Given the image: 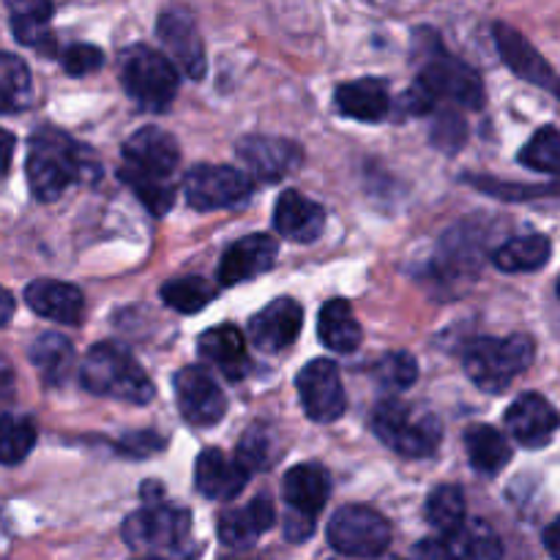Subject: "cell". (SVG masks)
<instances>
[{"label": "cell", "mask_w": 560, "mask_h": 560, "mask_svg": "<svg viewBox=\"0 0 560 560\" xmlns=\"http://www.w3.org/2000/svg\"><path fill=\"white\" fill-rule=\"evenodd\" d=\"M178 159V142L156 126H145L126 140L120 178L153 217H164L173 208Z\"/></svg>", "instance_id": "1"}, {"label": "cell", "mask_w": 560, "mask_h": 560, "mask_svg": "<svg viewBox=\"0 0 560 560\" xmlns=\"http://www.w3.org/2000/svg\"><path fill=\"white\" fill-rule=\"evenodd\" d=\"M27 186L33 197L42 202H52L77 180H85L96 173L88 148L77 145L71 137L58 129H38L31 137L27 151Z\"/></svg>", "instance_id": "2"}, {"label": "cell", "mask_w": 560, "mask_h": 560, "mask_svg": "<svg viewBox=\"0 0 560 560\" xmlns=\"http://www.w3.org/2000/svg\"><path fill=\"white\" fill-rule=\"evenodd\" d=\"M441 102L457 104L465 109L485 107V82L479 71L446 52H438L421 66L419 80L402 96L405 113L427 115Z\"/></svg>", "instance_id": "3"}, {"label": "cell", "mask_w": 560, "mask_h": 560, "mask_svg": "<svg viewBox=\"0 0 560 560\" xmlns=\"http://www.w3.org/2000/svg\"><path fill=\"white\" fill-rule=\"evenodd\" d=\"M80 383L93 397L118 399L129 405H148L153 399V383L140 361L115 342H98L88 350L80 366Z\"/></svg>", "instance_id": "4"}, {"label": "cell", "mask_w": 560, "mask_h": 560, "mask_svg": "<svg viewBox=\"0 0 560 560\" xmlns=\"http://www.w3.org/2000/svg\"><path fill=\"white\" fill-rule=\"evenodd\" d=\"M536 359V345L528 334L474 339L463 355L465 372L485 392H503L514 377L523 375Z\"/></svg>", "instance_id": "5"}, {"label": "cell", "mask_w": 560, "mask_h": 560, "mask_svg": "<svg viewBox=\"0 0 560 560\" xmlns=\"http://www.w3.org/2000/svg\"><path fill=\"white\" fill-rule=\"evenodd\" d=\"M191 536V517L186 509L151 503L129 514L124 523V541L142 558L175 560L186 550Z\"/></svg>", "instance_id": "6"}, {"label": "cell", "mask_w": 560, "mask_h": 560, "mask_svg": "<svg viewBox=\"0 0 560 560\" xmlns=\"http://www.w3.org/2000/svg\"><path fill=\"white\" fill-rule=\"evenodd\" d=\"M120 82L142 109H167L178 93V66L148 44L120 52Z\"/></svg>", "instance_id": "7"}, {"label": "cell", "mask_w": 560, "mask_h": 560, "mask_svg": "<svg viewBox=\"0 0 560 560\" xmlns=\"http://www.w3.org/2000/svg\"><path fill=\"white\" fill-rule=\"evenodd\" d=\"M375 435L408 459H424L438 452L443 438L441 421L432 413H416L410 405L399 399H386L372 413Z\"/></svg>", "instance_id": "8"}, {"label": "cell", "mask_w": 560, "mask_h": 560, "mask_svg": "<svg viewBox=\"0 0 560 560\" xmlns=\"http://www.w3.org/2000/svg\"><path fill=\"white\" fill-rule=\"evenodd\" d=\"M328 541L350 558H381L392 545V525L370 506H342L328 523Z\"/></svg>", "instance_id": "9"}, {"label": "cell", "mask_w": 560, "mask_h": 560, "mask_svg": "<svg viewBox=\"0 0 560 560\" xmlns=\"http://www.w3.org/2000/svg\"><path fill=\"white\" fill-rule=\"evenodd\" d=\"M255 180L238 167L228 164H197L184 180L186 200L195 211H224L244 206L252 195Z\"/></svg>", "instance_id": "10"}, {"label": "cell", "mask_w": 560, "mask_h": 560, "mask_svg": "<svg viewBox=\"0 0 560 560\" xmlns=\"http://www.w3.org/2000/svg\"><path fill=\"white\" fill-rule=\"evenodd\" d=\"M295 386H299L304 413L312 421H317V424H331V421L342 419L345 408H348V394H345L342 375H339L334 361H310L299 372V377H295Z\"/></svg>", "instance_id": "11"}, {"label": "cell", "mask_w": 560, "mask_h": 560, "mask_svg": "<svg viewBox=\"0 0 560 560\" xmlns=\"http://www.w3.org/2000/svg\"><path fill=\"white\" fill-rule=\"evenodd\" d=\"M235 151H238L241 164H244V173L249 178L262 180V184L288 178L304 162L301 145H295L293 140H282V137H244Z\"/></svg>", "instance_id": "12"}, {"label": "cell", "mask_w": 560, "mask_h": 560, "mask_svg": "<svg viewBox=\"0 0 560 560\" xmlns=\"http://www.w3.org/2000/svg\"><path fill=\"white\" fill-rule=\"evenodd\" d=\"M178 410L191 427H213L228 413V397L219 383L200 366H184L173 377Z\"/></svg>", "instance_id": "13"}, {"label": "cell", "mask_w": 560, "mask_h": 560, "mask_svg": "<svg viewBox=\"0 0 560 560\" xmlns=\"http://www.w3.org/2000/svg\"><path fill=\"white\" fill-rule=\"evenodd\" d=\"M159 38L170 52L173 63L191 80L206 77V47L197 31L195 14L184 5H170L159 16Z\"/></svg>", "instance_id": "14"}, {"label": "cell", "mask_w": 560, "mask_h": 560, "mask_svg": "<svg viewBox=\"0 0 560 560\" xmlns=\"http://www.w3.org/2000/svg\"><path fill=\"white\" fill-rule=\"evenodd\" d=\"M279 244L271 235H246V238L235 241L228 252H224L222 262H219V282L224 288H235L249 279L260 277V273L271 271L277 262Z\"/></svg>", "instance_id": "15"}, {"label": "cell", "mask_w": 560, "mask_h": 560, "mask_svg": "<svg viewBox=\"0 0 560 560\" xmlns=\"http://www.w3.org/2000/svg\"><path fill=\"white\" fill-rule=\"evenodd\" d=\"M560 413L541 394H523L506 410V430L525 448H541L556 438Z\"/></svg>", "instance_id": "16"}, {"label": "cell", "mask_w": 560, "mask_h": 560, "mask_svg": "<svg viewBox=\"0 0 560 560\" xmlns=\"http://www.w3.org/2000/svg\"><path fill=\"white\" fill-rule=\"evenodd\" d=\"M301 326H304L301 304H295L293 299H277L260 315L252 317L249 337L255 348L266 350V353H279L299 339Z\"/></svg>", "instance_id": "17"}, {"label": "cell", "mask_w": 560, "mask_h": 560, "mask_svg": "<svg viewBox=\"0 0 560 560\" xmlns=\"http://www.w3.org/2000/svg\"><path fill=\"white\" fill-rule=\"evenodd\" d=\"M249 476L252 474L238 459L228 457L219 448H206L195 465L197 490L211 498V501H233V498H238Z\"/></svg>", "instance_id": "18"}, {"label": "cell", "mask_w": 560, "mask_h": 560, "mask_svg": "<svg viewBox=\"0 0 560 560\" xmlns=\"http://www.w3.org/2000/svg\"><path fill=\"white\" fill-rule=\"evenodd\" d=\"M273 228L282 238L295 244H312L326 230V211L301 191L288 189L273 206Z\"/></svg>", "instance_id": "19"}, {"label": "cell", "mask_w": 560, "mask_h": 560, "mask_svg": "<svg viewBox=\"0 0 560 560\" xmlns=\"http://www.w3.org/2000/svg\"><path fill=\"white\" fill-rule=\"evenodd\" d=\"M495 44L498 52L503 55V60H506V66L514 74L523 77L530 85L558 91L560 82L556 71H552V66L536 52V47L523 36V33H517L512 25H503L501 22V25H495Z\"/></svg>", "instance_id": "20"}, {"label": "cell", "mask_w": 560, "mask_h": 560, "mask_svg": "<svg viewBox=\"0 0 560 560\" xmlns=\"http://www.w3.org/2000/svg\"><path fill=\"white\" fill-rule=\"evenodd\" d=\"M25 301L38 317L60 323V326H80L82 315H85V299H82L80 288L55 282V279H38V282L27 284Z\"/></svg>", "instance_id": "21"}, {"label": "cell", "mask_w": 560, "mask_h": 560, "mask_svg": "<svg viewBox=\"0 0 560 560\" xmlns=\"http://www.w3.org/2000/svg\"><path fill=\"white\" fill-rule=\"evenodd\" d=\"M282 495L288 501L290 514L317 520L328 501V474L315 463L295 465L284 474Z\"/></svg>", "instance_id": "22"}, {"label": "cell", "mask_w": 560, "mask_h": 560, "mask_svg": "<svg viewBox=\"0 0 560 560\" xmlns=\"http://www.w3.org/2000/svg\"><path fill=\"white\" fill-rule=\"evenodd\" d=\"M277 512L266 495H257L249 506L228 509L219 517V539L228 547H249L257 536L273 528Z\"/></svg>", "instance_id": "23"}, {"label": "cell", "mask_w": 560, "mask_h": 560, "mask_svg": "<svg viewBox=\"0 0 560 560\" xmlns=\"http://www.w3.org/2000/svg\"><path fill=\"white\" fill-rule=\"evenodd\" d=\"M337 107L339 113L348 115L353 120H364V124H377L392 109V96L383 80H353L337 88Z\"/></svg>", "instance_id": "24"}, {"label": "cell", "mask_w": 560, "mask_h": 560, "mask_svg": "<svg viewBox=\"0 0 560 560\" xmlns=\"http://www.w3.org/2000/svg\"><path fill=\"white\" fill-rule=\"evenodd\" d=\"M11 11V27H14L16 42L25 47L42 49V52H52L55 38L49 31V20H52V0H5Z\"/></svg>", "instance_id": "25"}, {"label": "cell", "mask_w": 560, "mask_h": 560, "mask_svg": "<svg viewBox=\"0 0 560 560\" xmlns=\"http://www.w3.org/2000/svg\"><path fill=\"white\" fill-rule=\"evenodd\" d=\"M197 350L206 361L217 364L224 375L238 377L249 366V355H246V337L235 326H217L208 328L197 339Z\"/></svg>", "instance_id": "26"}, {"label": "cell", "mask_w": 560, "mask_h": 560, "mask_svg": "<svg viewBox=\"0 0 560 560\" xmlns=\"http://www.w3.org/2000/svg\"><path fill=\"white\" fill-rule=\"evenodd\" d=\"M27 359H31V364L36 366L47 386H63L71 372H74V348H71L63 334L49 331L33 339Z\"/></svg>", "instance_id": "27"}, {"label": "cell", "mask_w": 560, "mask_h": 560, "mask_svg": "<svg viewBox=\"0 0 560 560\" xmlns=\"http://www.w3.org/2000/svg\"><path fill=\"white\" fill-rule=\"evenodd\" d=\"M465 448H468L470 465L479 474L495 476L512 463V446L506 435L490 424H474L465 432Z\"/></svg>", "instance_id": "28"}, {"label": "cell", "mask_w": 560, "mask_h": 560, "mask_svg": "<svg viewBox=\"0 0 560 560\" xmlns=\"http://www.w3.org/2000/svg\"><path fill=\"white\" fill-rule=\"evenodd\" d=\"M317 334H320L323 345L334 353H353L361 345V337H364L353 315V306L342 299H334L323 306Z\"/></svg>", "instance_id": "29"}, {"label": "cell", "mask_w": 560, "mask_h": 560, "mask_svg": "<svg viewBox=\"0 0 560 560\" xmlns=\"http://www.w3.org/2000/svg\"><path fill=\"white\" fill-rule=\"evenodd\" d=\"M550 255V238H545V235H523V238L506 241L501 249L492 252V262L506 273H528L545 268Z\"/></svg>", "instance_id": "30"}, {"label": "cell", "mask_w": 560, "mask_h": 560, "mask_svg": "<svg viewBox=\"0 0 560 560\" xmlns=\"http://www.w3.org/2000/svg\"><path fill=\"white\" fill-rule=\"evenodd\" d=\"M33 98L31 69L11 52H0V115L22 113Z\"/></svg>", "instance_id": "31"}, {"label": "cell", "mask_w": 560, "mask_h": 560, "mask_svg": "<svg viewBox=\"0 0 560 560\" xmlns=\"http://www.w3.org/2000/svg\"><path fill=\"white\" fill-rule=\"evenodd\" d=\"M454 560H501L503 547L487 523H465L454 536H443Z\"/></svg>", "instance_id": "32"}, {"label": "cell", "mask_w": 560, "mask_h": 560, "mask_svg": "<svg viewBox=\"0 0 560 560\" xmlns=\"http://www.w3.org/2000/svg\"><path fill=\"white\" fill-rule=\"evenodd\" d=\"M465 492L454 485H443L427 498V523L441 536H454L465 525Z\"/></svg>", "instance_id": "33"}, {"label": "cell", "mask_w": 560, "mask_h": 560, "mask_svg": "<svg viewBox=\"0 0 560 560\" xmlns=\"http://www.w3.org/2000/svg\"><path fill=\"white\" fill-rule=\"evenodd\" d=\"M217 299V284L202 277H180L162 284V301L180 315H195Z\"/></svg>", "instance_id": "34"}, {"label": "cell", "mask_w": 560, "mask_h": 560, "mask_svg": "<svg viewBox=\"0 0 560 560\" xmlns=\"http://www.w3.org/2000/svg\"><path fill=\"white\" fill-rule=\"evenodd\" d=\"M36 446V424L25 416L0 413V465H20Z\"/></svg>", "instance_id": "35"}, {"label": "cell", "mask_w": 560, "mask_h": 560, "mask_svg": "<svg viewBox=\"0 0 560 560\" xmlns=\"http://www.w3.org/2000/svg\"><path fill=\"white\" fill-rule=\"evenodd\" d=\"M520 162L536 173L560 175V131L552 126L536 131L528 145L520 151Z\"/></svg>", "instance_id": "36"}, {"label": "cell", "mask_w": 560, "mask_h": 560, "mask_svg": "<svg viewBox=\"0 0 560 560\" xmlns=\"http://www.w3.org/2000/svg\"><path fill=\"white\" fill-rule=\"evenodd\" d=\"M375 377L386 388H410L419 377V366H416V359L410 353H388L377 361Z\"/></svg>", "instance_id": "37"}, {"label": "cell", "mask_w": 560, "mask_h": 560, "mask_svg": "<svg viewBox=\"0 0 560 560\" xmlns=\"http://www.w3.org/2000/svg\"><path fill=\"white\" fill-rule=\"evenodd\" d=\"M235 459H238V463L244 465L249 474H255V470H260V468H268V465L273 463L271 435H268L262 427H252V430L244 435V441L238 443Z\"/></svg>", "instance_id": "38"}, {"label": "cell", "mask_w": 560, "mask_h": 560, "mask_svg": "<svg viewBox=\"0 0 560 560\" xmlns=\"http://www.w3.org/2000/svg\"><path fill=\"white\" fill-rule=\"evenodd\" d=\"M465 140H468V124L463 120V115L452 113V109L438 115L435 129H432V145L441 148L443 153H457Z\"/></svg>", "instance_id": "39"}, {"label": "cell", "mask_w": 560, "mask_h": 560, "mask_svg": "<svg viewBox=\"0 0 560 560\" xmlns=\"http://www.w3.org/2000/svg\"><path fill=\"white\" fill-rule=\"evenodd\" d=\"M60 63H63L66 74L85 77L102 69L104 55L102 49L93 47V44H71V47L60 55Z\"/></svg>", "instance_id": "40"}, {"label": "cell", "mask_w": 560, "mask_h": 560, "mask_svg": "<svg viewBox=\"0 0 560 560\" xmlns=\"http://www.w3.org/2000/svg\"><path fill=\"white\" fill-rule=\"evenodd\" d=\"M159 448H164V441L156 435V432H135V435L120 441V452H126L135 459L151 457V454L159 452Z\"/></svg>", "instance_id": "41"}, {"label": "cell", "mask_w": 560, "mask_h": 560, "mask_svg": "<svg viewBox=\"0 0 560 560\" xmlns=\"http://www.w3.org/2000/svg\"><path fill=\"white\" fill-rule=\"evenodd\" d=\"M410 560H454L452 550H448L446 539H424L413 552H410Z\"/></svg>", "instance_id": "42"}, {"label": "cell", "mask_w": 560, "mask_h": 560, "mask_svg": "<svg viewBox=\"0 0 560 560\" xmlns=\"http://www.w3.org/2000/svg\"><path fill=\"white\" fill-rule=\"evenodd\" d=\"M312 530H315V520L299 517V514H290L284 517V534H288L290 541H304L310 539Z\"/></svg>", "instance_id": "43"}, {"label": "cell", "mask_w": 560, "mask_h": 560, "mask_svg": "<svg viewBox=\"0 0 560 560\" xmlns=\"http://www.w3.org/2000/svg\"><path fill=\"white\" fill-rule=\"evenodd\" d=\"M14 135L5 129H0V180L9 175V167H11V156H14Z\"/></svg>", "instance_id": "44"}, {"label": "cell", "mask_w": 560, "mask_h": 560, "mask_svg": "<svg viewBox=\"0 0 560 560\" xmlns=\"http://www.w3.org/2000/svg\"><path fill=\"white\" fill-rule=\"evenodd\" d=\"M545 547L550 550L552 558L560 560V517L545 530Z\"/></svg>", "instance_id": "45"}, {"label": "cell", "mask_w": 560, "mask_h": 560, "mask_svg": "<svg viewBox=\"0 0 560 560\" xmlns=\"http://www.w3.org/2000/svg\"><path fill=\"white\" fill-rule=\"evenodd\" d=\"M14 306H16L14 295H11L5 288H0V328L14 317Z\"/></svg>", "instance_id": "46"}, {"label": "cell", "mask_w": 560, "mask_h": 560, "mask_svg": "<svg viewBox=\"0 0 560 560\" xmlns=\"http://www.w3.org/2000/svg\"><path fill=\"white\" fill-rule=\"evenodd\" d=\"M14 388V366L9 364L5 355H0V394L11 392Z\"/></svg>", "instance_id": "47"}, {"label": "cell", "mask_w": 560, "mask_h": 560, "mask_svg": "<svg viewBox=\"0 0 560 560\" xmlns=\"http://www.w3.org/2000/svg\"><path fill=\"white\" fill-rule=\"evenodd\" d=\"M558 295H560V279H558Z\"/></svg>", "instance_id": "48"}, {"label": "cell", "mask_w": 560, "mask_h": 560, "mask_svg": "<svg viewBox=\"0 0 560 560\" xmlns=\"http://www.w3.org/2000/svg\"><path fill=\"white\" fill-rule=\"evenodd\" d=\"M151 560H162V558H151Z\"/></svg>", "instance_id": "49"}, {"label": "cell", "mask_w": 560, "mask_h": 560, "mask_svg": "<svg viewBox=\"0 0 560 560\" xmlns=\"http://www.w3.org/2000/svg\"><path fill=\"white\" fill-rule=\"evenodd\" d=\"M140 560H151V558H140Z\"/></svg>", "instance_id": "50"}]
</instances>
